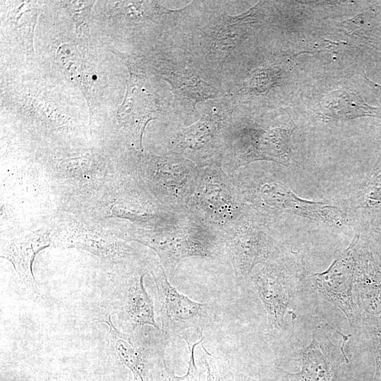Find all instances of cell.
I'll use <instances>...</instances> for the list:
<instances>
[{
	"mask_svg": "<svg viewBox=\"0 0 381 381\" xmlns=\"http://www.w3.org/2000/svg\"><path fill=\"white\" fill-rule=\"evenodd\" d=\"M123 229L119 234L122 239L151 248L169 274L186 258L218 259L226 254L223 232L187 209L174 212L152 227L127 225Z\"/></svg>",
	"mask_w": 381,
	"mask_h": 381,
	"instance_id": "1",
	"label": "cell"
},
{
	"mask_svg": "<svg viewBox=\"0 0 381 381\" xmlns=\"http://www.w3.org/2000/svg\"><path fill=\"white\" fill-rule=\"evenodd\" d=\"M233 177L246 208L271 223L274 214L288 212L332 226L344 224L345 214L337 206L303 199L267 173L242 167Z\"/></svg>",
	"mask_w": 381,
	"mask_h": 381,
	"instance_id": "2",
	"label": "cell"
},
{
	"mask_svg": "<svg viewBox=\"0 0 381 381\" xmlns=\"http://www.w3.org/2000/svg\"><path fill=\"white\" fill-rule=\"evenodd\" d=\"M123 167L162 207L187 209L199 172L192 161L174 153L155 155L134 150Z\"/></svg>",
	"mask_w": 381,
	"mask_h": 381,
	"instance_id": "3",
	"label": "cell"
},
{
	"mask_svg": "<svg viewBox=\"0 0 381 381\" xmlns=\"http://www.w3.org/2000/svg\"><path fill=\"white\" fill-rule=\"evenodd\" d=\"M233 104L229 96L208 102L195 122L172 133L166 153L179 155L198 167L222 165L233 123Z\"/></svg>",
	"mask_w": 381,
	"mask_h": 381,
	"instance_id": "4",
	"label": "cell"
},
{
	"mask_svg": "<svg viewBox=\"0 0 381 381\" xmlns=\"http://www.w3.org/2000/svg\"><path fill=\"white\" fill-rule=\"evenodd\" d=\"M257 13L254 7L235 16L226 13L211 15L203 26L192 32L186 51L209 77L217 78L231 54L257 22Z\"/></svg>",
	"mask_w": 381,
	"mask_h": 381,
	"instance_id": "5",
	"label": "cell"
},
{
	"mask_svg": "<svg viewBox=\"0 0 381 381\" xmlns=\"http://www.w3.org/2000/svg\"><path fill=\"white\" fill-rule=\"evenodd\" d=\"M293 130L262 123L233 122L222 162L224 170L232 175L257 161H272L288 166Z\"/></svg>",
	"mask_w": 381,
	"mask_h": 381,
	"instance_id": "6",
	"label": "cell"
},
{
	"mask_svg": "<svg viewBox=\"0 0 381 381\" xmlns=\"http://www.w3.org/2000/svg\"><path fill=\"white\" fill-rule=\"evenodd\" d=\"M187 210L222 231L246 211L233 175L221 164L199 167Z\"/></svg>",
	"mask_w": 381,
	"mask_h": 381,
	"instance_id": "7",
	"label": "cell"
},
{
	"mask_svg": "<svg viewBox=\"0 0 381 381\" xmlns=\"http://www.w3.org/2000/svg\"><path fill=\"white\" fill-rule=\"evenodd\" d=\"M129 71L127 91L119 109L118 122L123 138L133 150L143 152L142 140L147 124L167 114L165 106L153 90L143 59L113 51Z\"/></svg>",
	"mask_w": 381,
	"mask_h": 381,
	"instance_id": "8",
	"label": "cell"
},
{
	"mask_svg": "<svg viewBox=\"0 0 381 381\" xmlns=\"http://www.w3.org/2000/svg\"><path fill=\"white\" fill-rule=\"evenodd\" d=\"M156 285L161 333L167 339H201L204 328L210 321V308L207 303L191 300L181 294L169 282L159 260L149 265Z\"/></svg>",
	"mask_w": 381,
	"mask_h": 381,
	"instance_id": "9",
	"label": "cell"
},
{
	"mask_svg": "<svg viewBox=\"0 0 381 381\" xmlns=\"http://www.w3.org/2000/svg\"><path fill=\"white\" fill-rule=\"evenodd\" d=\"M186 52L183 54L172 52L159 56L152 61V68L163 80L167 81L174 95V107L180 110L179 114L185 121L199 118L196 105L207 99L224 97L219 88L207 82V74Z\"/></svg>",
	"mask_w": 381,
	"mask_h": 381,
	"instance_id": "10",
	"label": "cell"
},
{
	"mask_svg": "<svg viewBox=\"0 0 381 381\" xmlns=\"http://www.w3.org/2000/svg\"><path fill=\"white\" fill-rule=\"evenodd\" d=\"M222 232L226 254L238 279L249 277L258 264L270 260L277 249L272 223L247 209Z\"/></svg>",
	"mask_w": 381,
	"mask_h": 381,
	"instance_id": "11",
	"label": "cell"
},
{
	"mask_svg": "<svg viewBox=\"0 0 381 381\" xmlns=\"http://www.w3.org/2000/svg\"><path fill=\"white\" fill-rule=\"evenodd\" d=\"M50 230L52 246L55 247L79 248L115 261L139 255L138 250L119 235L107 234L78 221H61Z\"/></svg>",
	"mask_w": 381,
	"mask_h": 381,
	"instance_id": "12",
	"label": "cell"
},
{
	"mask_svg": "<svg viewBox=\"0 0 381 381\" xmlns=\"http://www.w3.org/2000/svg\"><path fill=\"white\" fill-rule=\"evenodd\" d=\"M49 246H52L50 227L1 241V257L12 263L21 283L35 297L39 291L32 272L33 261L40 250Z\"/></svg>",
	"mask_w": 381,
	"mask_h": 381,
	"instance_id": "13",
	"label": "cell"
},
{
	"mask_svg": "<svg viewBox=\"0 0 381 381\" xmlns=\"http://www.w3.org/2000/svg\"><path fill=\"white\" fill-rule=\"evenodd\" d=\"M250 279L264 303L270 323L279 328L290 299L285 267L270 260Z\"/></svg>",
	"mask_w": 381,
	"mask_h": 381,
	"instance_id": "14",
	"label": "cell"
},
{
	"mask_svg": "<svg viewBox=\"0 0 381 381\" xmlns=\"http://www.w3.org/2000/svg\"><path fill=\"white\" fill-rule=\"evenodd\" d=\"M357 243L358 236H356L349 247L326 271L312 275L322 291L344 312L349 319L352 311L351 286L356 267L353 251Z\"/></svg>",
	"mask_w": 381,
	"mask_h": 381,
	"instance_id": "15",
	"label": "cell"
},
{
	"mask_svg": "<svg viewBox=\"0 0 381 381\" xmlns=\"http://www.w3.org/2000/svg\"><path fill=\"white\" fill-rule=\"evenodd\" d=\"M147 272L135 267L121 284L120 316L127 327V333H131L140 327L150 325L160 330L154 315L151 299L144 286V277Z\"/></svg>",
	"mask_w": 381,
	"mask_h": 381,
	"instance_id": "16",
	"label": "cell"
},
{
	"mask_svg": "<svg viewBox=\"0 0 381 381\" xmlns=\"http://www.w3.org/2000/svg\"><path fill=\"white\" fill-rule=\"evenodd\" d=\"M109 326L111 344L120 359L133 373L134 377L140 381H148L150 361L156 357L163 358L167 340L156 344H144L131 333L118 330L111 323Z\"/></svg>",
	"mask_w": 381,
	"mask_h": 381,
	"instance_id": "17",
	"label": "cell"
},
{
	"mask_svg": "<svg viewBox=\"0 0 381 381\" xmlns=\"http://www.w3.org/2000/svg\"><path fill=\"white\" fill-rule=\"evenodd\" d=\"M320 109L322 117L328 121L381 116L379 108L368 105L359 94L347 89H339L325 95Z\"/></svg>",
	"mask_w": 381,
	"mask_h": 381,
	"instance_id": "18",
	"label": "cell"
},
{
	"mask_svg": "<svg viewBox=\"0 0 381 381\" xmlns=\"http://www.w3.org/2000/svg\"><path fill=\"white\" fill-rule=\"evenodd\" d=\"M59 167L58 183L64 189L76 193L95 187L104 173L101 167L87 157L66 159Z\"/></svg>",
	"mask_w": 381,
	"mask_h": 381,
	"instance_id": "19",
	"label": "cell"
},
{
	"mask_svg": "<svg viewBox=\"0 0 381 381\" xmlns=\"http://www.w3.org/2000/svg\"><path fill=\"white\" fill-rule=\"evenodd\" d=\"M317 336L302 353L301 370L296 375L304 381H332V368Z\"/></svg>",
	"mask_w": 381,
	"mask_h": 381,
	"instance_id": "20",
	"label": "cell"
},
{
	"mask_svg": "<svg viewBox=\"0 0 381 381\" xmlns=\"http://www.w3.org/2000/svg\"><path fill=\"white\" fill-rule=\"evenodd\" d=\"M203 338L196 341V339H184L188 347L189 361L187 372L182 376L176 375L174 370L167 367L164 361L162 365L161 379L162 381H200L199 372L195 364L194 349L199 344L202 343Z\"/></svg>",
	"mask_w": 381,
	"mask_h": 381,
	"instance_id": "21",
	"label": "cell"
},
{
	"mask_svg": "<svg viewBox=\"0 0 381 381\" xmlns=\"http://www.w3.org/2000/svg\"><path fill=\"white\" fill-rule=\"evenodd\" d=\"M361 201L368 207L381 205V159L362 191Z\"/></svg>",
	"mask_w": 381,
	"mask_h": 381,
	"instance_id": "22",
	"label": "cell"
},
{
	"mask_svg": "<svg viewBox=\"0 0 381 381\" xmlns=\"http://www.w3.org/2000/svg\"><path fill=\"white\" fill-rule=\"evenodd\" d=\"M205 351L203 363L207 371V381H226L218 355L208 352L202 346Z\"/></svg>",
	"mask_w": 381,
	"mask_h": 381,
	"instance_id": "23",
	"label": "cell"
},
{
	"mask_svg": "<svg viewBox=\"0 0 381 381\" xmlns=\"http://www.w3.org/2000/svg\"><path fill=\"white\" fill-rule=\"evenodd\" d=\"M37 17V12L35 13L29 20L24 22L18 26L20 36L26 48V50L28 51V52L31 54L33 53L32 38Z\"/></svg>",
	"mask_w": 381,
	"mask_h": 381,
	"instance_id": "24",
	"label": "cell"
},
{
	"mask_svg": "<svg viewBox=\"0 0 381 381\" xmlns=\"http://www.w3.org/2000/svg\"><path fill=\"white\" fill-rule=\"evenodd\" d=\"M376 85L378 86L381 89V85Z\"/></svg>",
	"mask_w": 381,
	"mask_h": 381,
	"instance_id": "25",
	"label": "cell"
}]
</instances>
